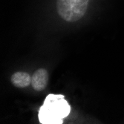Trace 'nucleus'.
I'll return each instance as SVG.
<instances>
[{
  "label": "nucleus",
  "instance_id": "obj_4",
  "mask_svg": "<svg viewBox=\"0 0 124 124\" xmlns=\"http://www.w3.org/2000/svg\"><path fill=\"white\" fill-rule=\"evenodd\" d=\"M10 81L18 88H25L31 83V77L26 72H15L10 77Z\"/></svg>",
  "mask_w": 124,
  "mask_h": 124
},
{
  "label": "nucleus",
  "instance_id": "obj_1",
  "mask_svg": "<svg viewBox=\"0 0 124 124\" xmlns=\"http://www.w3.org/2000/svg\"><path fill=\"white\" fill-rule=\"evenodd\" d=\"M71 107L62 94H48L39 111L41 123H62L69 115Z\"/></svg>",
  "mask_w": 124,
  "mask_h": 124
},
{
  "label": "nucleus",
  "instance_id": "obj_3",
  "mask_svg": "<svg viewBox=\"0 0 124 124\" xmlns=\"http://www.w3.org/2000/svg\"><path fill=\"white\" fill-rule=\"evenodd\" d=\"M48 83V74L46 69H37L31 77V84L33 89L41 92L46 88Z\"/></svg>",
  "mask_w": 124,
  "mask_h": 124
},
{
  "label": "nucleus",
  "instance_id": "obj_2",
  "mask_svg": "<svg viewBox=\"0 0 124 124\" xmlns=\"http://www.w3.org/2000/svg\"><path fill=\"white\" fill-rule=\"evenodd\" d=\"M88 2L89 0H57V12L66 22H77L86 13Z\"/></svg>",
  "mask_w": 124,
  "mask_h": 124
}]
</instances>
